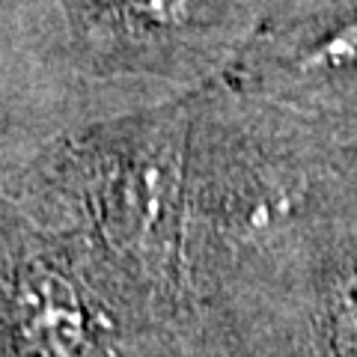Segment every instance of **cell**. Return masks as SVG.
Segmentation results:
<instances>
[{
  "label": "cell",
  "mask_w": 357,
  "mask_h": 357,
  "mask_svg": "<svg viewBox=\"0 0 357 357\" xmlns=\"http://www.w3.org/2000/svg\"><path fill=\"white\" fill-rule=\"evenodd\" d=\"M194 86L161 107L96 122L45 146L15 203L86 262L146 331L191 307L185 185Z\"/></svg>",
  "instance_id": "6da1fadb"
},
{
  "label": "cell",
  "mask_w": 357,
  "mask_h": 357,
  "mask_svg": "<svg viewBox=\"0 0 357 357\" xmlns=\"http://www.w3.org/2000/svg\"><path fill=\"white\" fill-rule=\"evenodd\" d=\"M325 173L304 110L244 96L220 77L194 86L185 185L191 304L241 310L298 274L325 244Z\"/></svg>",
  "instance_id": "7a4b0ae2"
},
{
  "label": "cell",
  "mask_w": 357,
  "mask_h": 357,
  "mask_svg": "<svg viewBox=\"0 0 357 357\" xmlns=\"http://www.w3.org/2000/svg\"><path fill=\"white\" fill-rule=\"evenodd\" d=\"M146 333L69 244L0 197V357H131Z\"/></svg>",
  "instance_id": "3957f363"
},
{
  "label": "cell",
  "mask_w": 357,
  "mask_h": 357,
  "mask_svg": "<svg viewBox=\"0 0 357 357\" xmlns=\"http://www.w3.org/2000/svg\"><path fill=\"white\" fill-rule=\"evenodd\" d=\"M81 69L158 77L188 89L215 81L259 24L256 0H57Z\"/></svg>",
  "instance_id": "277c9868"
},
{
  "label": "cell",
  "mask_w": 357,
  "mask_h": 357,
  "mask_svg": "<svg viewBox=\"0 0 357 357\" xmlns=\"http://www.w3.org/2000/svg\"><path fill=\"white\" fill-rule=\"evenodd\" d=\"M131 357H271V351L229 310L191 304L173 321L149 331Z\"/></svg>",
  "instance_id": "5b68a950"
}]
</instances>
